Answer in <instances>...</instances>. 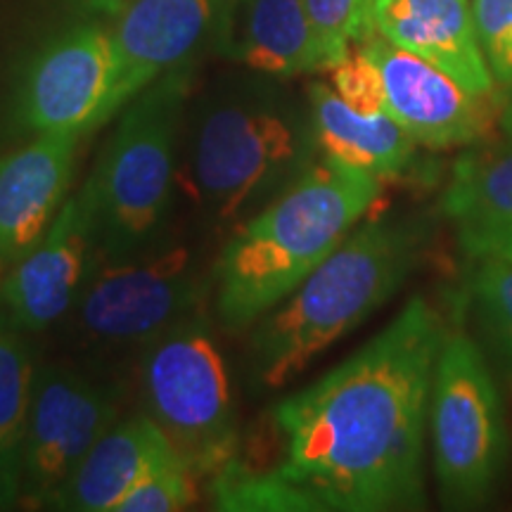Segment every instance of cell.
<instances>
[{
  "label": "cell",
  "mask_w": 512,
  "mask_h": 512,
  "mask_svg": "<svg viewBox=\"0 0 512 512\" xmlns=\"http://www.w3.org/2000/svg\"><path fill=\"white\" fill-rule=\"evenodd\" d=\"M143 413L155 420L197 477L238 456L240 432L226 358L207 304L171 325L138 361Z\"/></svg>",
  "instance_id": "obj_7"
},
{
  "label": "cell",
  "mask_w": 512,
  "mask_h": 512,
  "mask_svg": "<svg viewBox=\"0 0 512 512\" xmlns=\"http://www.w3.org/2000/svg\"><path fill=\"white\" fill-rule=\"evenodd\" d=\"M211 294L185 245L147 249L128 259H98L67 313V335L91 373L140 361L171 325L188 316ZM107 380V377H105Z\"/></svg>",
  "instance_id": "obj_6"
},
{
  "label": "cell",
  "mask_w": 512,
  "mask_h": 512,
  "mask_svg": "<svg viewBox=\"0 0 512 512\" xmlns=\"http://www.w3.org/2000/svg\"><path fill=\"white\" fill-rule=\"evenodd\" d=\"M463 309L472 313L479 347L512 384V264L494 256L470 259Z\"/></svg>",
  "instance_id": "obj_21"
},
{
  "label": "cell",
  "mask_w": 512,
  "mask_h": 512,
  "mask_svg": "<svg viewBox=\"0 0 512 512\" xmlns=\"http://www.w3.org/2000/svg\"><path fill=\"white\" fill-rule=\"evenodd\" d=\"M382 183L335 159L313 162L221 249L211 268L216 320L230 332L252 328L377 207Z\"/></svg>",
  "instance_id": "obj_3"
},
{
  "label": "cell",
  "mask_w": 512,
  "mask_h": 512,
  "mask_svg": "<svg viewBox=\"0 0 512 512\" xmlns=\"http://www.w3.org/2000/svg\"><path fill=\"white\" fill-rule=\"evenodd\" d=\"M427 425L441 501L458 510L484 505L505 467L508 432L489 358L463 328L446 330Z\"/></svg>",
  "instance_id": "obj_8"
},
{
  "label": "cell",
  "mask_w": 512,
  "mask_h": 512,
  "mask_svg": "<svg viewBox=\"0 0 512 512\" xmlns=\"http://www.w3.org/2000/svg\"><path fill=\"white\" fill-rule=\"evenodd\" d=\"M114 74L107 24H74L48 38L22 67L5 107V128L17 138L55 131L86 136L112 119Z\"/></svg>",
  "instance_id": "obj_9"
},
{
  "label": "cell",
  "mask_w": 512,
  "mask_h": 512,
  "mask_svg": "<svg viewBox=\"0 0 512 512\" xmlns=\"http://www.w3.org/2000/svg\"><path fill=\"white\" fill-rule=\"evenodd\" d=\"M370 17L389 43L432 62L467 91L494 98L470 0H373Z\"/></svg>",
  "instance_id": "obj_15"
},
{
  "label": "cell",
  "mask_w": 512,
  "mask_h": 512,
  "mask_svg": "<svg viewBox=\"0 0 512 512\" xmlns=\"http://www.w3.org/2000/svg\"><path fill=\"white\" fill-rule=\"evenodd\" d=\"M311 112L264 83L228 88L197 107L185 138L188 190L202 221L238 228L316 162Z\"/></svg>",
  "instance_id": "obj_4"
},
{
  "label": "cell",
  "mask_w": 512,
  "mask_h": 512,
  "mask_svg": "<svg viewBox=\"0 0 512 512\" xmlns=\"http://www.w3.org/2000/svg\"><path fill=\"white\" fill-rule=\"evenodd\" d=\"M446 330L441 313L413 297L354 356L275 403L280 458L266 475L302 510L425 508V434Z\"/></svg>",
  "instance_id": "obj_1"
},
{
  "label": "cell",
  "mask_w": 512,
  "mask_h": 512,
  "mask_svg": "<svg viewBox=\"0 0 512 512\" xmlns=\"http://www.w3.org/2000/svg\"><path fill=\"white\" fill-rule=\"evenodd\" d=\"M81 138L76 131L41 133L0 157V271L27 256L60 214Z\"/></svg>",
  "instance_id": "obj_14"
},
{
  "label": "cell",
  "mask_w": 512,
  "mask_h": 512,
  "mask_svg": "<svg viewBox=\"0 0 512 512\" xmlns=\"http://www.w3.org/2000/svg\"><path fill=\"white\" fill-rule=\"evenodd\" d=\"M98 261L91 216L81 195H69L38 245L5 271L0 313L17 330L34 335L72 311Z\"/></svg>",
  "instance_id": "obj_13"
},
{
  "label": "cell",
  "mask_w": 512,
  "mask_h": 512,
  "mask_svg": "<svg viewBox=\"0 0 512 512\" xmlns=\"http://www.w3.org/2000/svg\"><path fill=\"white\" fill-rule=\"evenodd\" d=\"M117 420L119 399L105 377L69 363H38L19 508L53 510L83 458Z\"/></svg>",
  "instance_id": "obj_10"
},
{
  "label": "cell",
  "mask_w": 512,
  "mask_h": 512,
  "mask_svg": "<svg viewBox=\"0 0 512 512\" xmlns=\"http://www.w3.org/2000/svg\"><path fill=\"white\" fill-rule=\"evenodd\" d=\"M472 12L494 81L512 93V0H472Z\"/></svg>",
  "instance_id": "obj_24"
},
{
  "label": "cell",
  "mask_w": 512,
  "mask_h": 512,
  "mask_svg": "<svg viewBox=\"0 0 512 512\" xmlns=\"http://www.w3.org/2000/svg\"><path fill=\"white\" fill-rule=\"evenodd\" d=\"M458 240L512 226V140L460 157L441 195Z\"/></svg>",
  "instance_id": "obj_19"
},
{
  "label": "cell",
  "mask_w": 512,
  "mask_h": 512,
  "mask_svg": "<svg viewBox=\"0 0 512 512\" xmlns=\"http://www.w3.org/2000/svg\"><path fill=\"white\" fill-rule=\"evenodd\" d=\"M223 0H114L110 12L114 91L110 117L169 72L188 67L192 53L216 27Z\"/></svg>",
  "instance_id": "obj_12"
},
{
  "label": "cell",
  "mask_w": 512,
  "mask_h": 512,
  "mask_svg": "<svg viewBox=\"0 0 512 512\" xmlns=\"http://www.w3.org/2000/svg\"><path fill=\"white\" fill-rule=\"evenodd\" d=\"M313 31L323 46L328 69L349 55V50L375 34L370 5L373 0H302Z\"/></svg>",
  "instance_id": "obj_22"
},
{
  "label": "cell",
  "mask_w": 512,
  "mask_h": 512,
  "mask_svg": "<svg viewBox=\"0 0 512 512\" xmlns=\"http://www.w3.org/2000/svg\"><path fill=\"white\" fill-rule=\"evenodd\" d=\"M93 8H98V10H102V8H107V5L110 3H114V0H93Z\"/></svg>",
  "instance_id": "obj_27"
},
{
  "label": "cell",
  "mask_w": 512,
  "mask_h": 512,
  "mask_svg": "<svg viewBox=\"0 0 512 512\" xmlns=\"http://www.w3.org/2000/svg\"><path fill=\"white\" fill-rule=\"evenodd\" d=\"M197 477L185 463L164 467L140 482L117 505V512H178L200 501Z\"/></svg>",
  "instance_id": "obj_23"
},
{
  "label": "cell",
  "mask_w": 512,
  "mask_h": 512,
  "mask_svg": "<svg viewBox=\"0 0 512 512\" xmlns=\"http://www.w3.org/2000/svg\"><path fill=\"white\" fill-rule=\"evenodd\" d=\"M430 233V221L411 214L358 223L249 328V384L256 392L285 387L325 349L366 323L415 271Z\"/></svg>",
  "instance_id": "obj_2"
},
{
  "label": "cell",
  "mask_w": 512,
  "mask_h": 512,
  "mask_svg": "<svg viewBox=\"0 0 512 512\" xmlns=\"http://www.w3.org/2000/svg\"><path fill=\"white\" fill-rule=\"evenodd\" d=\"M188 93L190 72L181 67L119 112V124L79 190L98 259H128L162 242L174 207Z\"/></svg>",
  "instance_id": "obj_5"
},
{
  "label": "cell",
  "mask_w": 512,
  "mask_h": 512,
  "mask_svg": "<svg viewBox=\"0 0 512 512\" xmlns=\"http://www.w3.org/2000/svg\"><path fill=\"white\" fill-rule=\"evenodd\" d=\"M384 83L387 112L406 128L415 143L430 150L475 145L494 131V102L434 67L432 62L408 53L380 34L358 43Z\"/></svg>",
  "instance_id": "obj_11"
},
{
  "label": "cell",
  "mask_w": 512,
  "mask_h": 512,
  "mask_svg": "<svg viewBox=\"0 0 512 512\" xmlns=\"http://www.w3.org/2000/svg\"><path fill=\"white\" fill-rule=\"evenodd\" d=\"M465 259H482V256H494V259L512 264V226L489 230V233L472 235V238L458 240Z\"/></svg>",
  "instance_id": "obj_26"
},
{
  "label": "cell",
  "mask_w": 512,
  "mask_h": 512,
  "mask_svg": "<svg viewBox=\"0 0 512 512\" xmlns=\"http://www.w3.org/2000/svg\"><path fill=\"white\" fill-rule=\"evenodd\" d=\"M332 91L342 98L351 110L361 114L387 112V100H384V83L380 69L375 62L354 46L344 60L328 69Z\"/></svg>",
  "instance_id": "obj_25"
},
{
  "label": "cell",
  "mask_w": 512,
  "mask_h": 512,
  "mask_svg": "<svg viewBox=\"0 0 512 512\" xmlns=\"http://www.w3.org/2000/svg\"><path fill=\"white\" fill-rule=\"evenodd\" d=\"M214 36L223 55L264 76L328 69L302 0H223Z\"/></svg>",
  "instance_id": "obj_16"
},
{
  "label": "cell",
  "mask_w": 512,
  "mask_h": 512,
  "mask_svg": "<svg viewBox=\"0 0 512 512\" xmlns=\"http://www.w3.org/2000/svg\"><path fill=\"white\" fill-rule=\"evenodd\" d=\"M309 112L323 157L368 171L380 181L408 176L418 166V143L389 112L351 110L325 83L309 86Z\"/></svg>",
  "instance_id": "obj_18"
},
{
  "label": "cell",
  "mask_w": 512,
  "mask_h": 512,
  "mask_svg": "<svg viewBox=\"0 0 512 512\" xmlns=\"http://www.w3.org/2000/svg\"><path fill=\"white\" fill-rule=\"evenodd\" d=\"M36 356L27 332L0 313V512L19 508Z\"/></svg>",
  "instance_id": "obj_20"
},
{
  "label": "cell",
  "mask_w": 512,
  "mask_h": 512,
  "mask_svg": "<svg viewBox=\"0 0 512 512\" xmlns=\"http://www.w3.org/2000/svg\"><path fill=\"white\" fill-rule=\"evenodd\" d=\"M176 463L183 460L155 420L145 413L119 418L83 458L53 510L117 512L140 482Z\"/></svg>",
  "instance_id": "obj_17"
}]
</instances>
